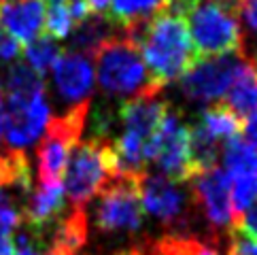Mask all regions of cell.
Returning a JSON list of instances; mask_svg holds the SVG:
<instances>
[{"instance_id":"1","label":"cell","mask_w":257,"mask_h":255,"mask_svg":"<svg viewBox=\"0 0 257 255\" xmlns=\"http://www.w3.org/2000/svg\"><path fill=\"white\" fill-rule=\"evenodd\" d=\"M123 34L134 41L151 77L162 87L181 79L198 58L187 24L174 7L155 13L149 22Z\"/></svg>"},{"instance_id":"2","label":"cell","mask_w":257,"mask_h":255,"mask_svg":"<svg viewBox=\"0 0 257 255\" xmlns=\"http://www.w3.org/2000/svg\"><path fill=\"white\" fill-rule=\"evenodd\" d=\"M166 102L160 96H145L121 102L117 108L119 136L111 143L117 175L141 179L153 156V141L160 130Z\"/></svg>"},{"instance_id":"3","label":"cell","mask_w":257,"mask_h":255,"mask_svg":"<svg viewBox=\"0 0 257 255\" xmlns=\"http://www.w3.org/2000/svg\"><path fill=\"white\" fill-rule=\"evenodd\" d=\"M100 89L108 100H136L145 96H158L162 85L151 77L139 47L130 36L115 34L100 45L94 53Z\"/></svg>"},{"instance_id":"4","label":"cell","mask_w":257,"mask_h":255,"mask_svg":"<svg viewBox=\"0 0 257 255\" xmlns=\"http://www.w3.org/2000/svg\"><path fill=\"white\" fill-rule=\"evenodd\" d=\"M238 0H189L174 7L183 15L200 58L227 56L244 49L242 28L236 15Z\"/></svg>"},{"instance_id":"5","label":"cell","mask_w":257,"mask_h":255,"mask_svg":"<svg viewBox=\"0 0 257 255\" xmlns=\"http://www.w3.org/2000/svg\"><path fill=\"white\" fill-rule=\"evenodd\" d=\"M115 175L117 168L111 141L91 139L77 143L64 170V196L70 198L72 206L85 208V204L100 194Z\"/></svg>"},{"instance_id":"6","label":"cell","mask_w":257,"mask_h":255,"mask_svg":"<svg viewBox=\"0 0 257 255\" xmlns=\"http://www.w3.org/2000/svg\"><path fill=\"white\" fill-rule=\"evenodd\" d=\"M89 117V104L68 108L60 117H51L43 141L36 149V172L41 183H60L72 149L81 141Z\"/></svg>"},{"instance_id":"7","label":"cell","mask_w":257,"mask_h":255,"mask_svg":"<svg viewBox=\"0 0 257 255\" xmlns=\"http://www.w3.org/2000/svg\"><path fill=\"white\" fill-rule=\"evenodd\" d=\"M249 51H236L227 56H213V58H196V62L183 72L181 77V92L191 102L217 104L225 98L227 89L232 87L234 79L249 60Z\"/></svg>"},{"instance_id":"8","label":"cell","mask_w":257,"mask_h":255,"mask_svg":"<svg viewBox=\"0 0 257 255\" xmlns=\"http://www.w3.org/2000/svg\"><path fill=\"white\" fill-rule=\"evenodd\" d=\"M151 162L158 166L160 175L187 183L196 175L194 162H191V143H189V123L181 117L177 108L166 106L160 123V130L153 141Z\"/></svg>"},{"instance_id":"9","label":"cell","mask_w":257,"mask_h":255,"mask_svg":"<svg viewBox=\"0 0 257 255\" xmlns=\"http://www.w3.org/2000/svg\"><path fill=\"white\" fill-rule=\"evenodd\" d=\"M96 225L108 234H134L143 227V206L139 196V179L115 175L100 191L96 204Z\"/></svg>"},{"instance_id":"10","label":"cell","mask_w":257,"mask_h":255,"mask_svg":"<svg viewBox=\"0 0 257 255\" xmlns=\"http://www.w3.org/2000/svg\"><path fill=\"white\" fill-rule=\"evenodd\" d=\"M139 196L143 213H149L153 219L166 225L185 223L191 204V189L185 183L166 179L162 175H145L139 179Z\"/></svg>"},{"instance_id":"11","label":"cell","mask_w":257,"mask_h":255,"mask_svg":"<svg viewBox=\"0 0 257 255\" xmlns=\"http://www.w3.org/2000/svg\"><path fill=\"white\" fill-rule=\"evenodd\" d=\"M51 119V106L47 94H41L28 102H7V123L3 145L5 151L26 153L41 141Z\"/></svg>"},{"instance_id":"12","label":"cell","mask_w":257,"mask_h":255,"mask_svg":"<svg viewBox=\"0 0 257 255\" xmlns=\"http://www.w3.org/2000/svg\"><path fill=\"white\" fill-rule=\"evenodd\" d=\"M191 181V198L200 206L204 219L215 232H225L234 223L232 200H229V179L221 166H210L198 172Z\"/></svg>"},{"instance_id":"13","label":"cell","mask_w":257,"mask_h":255,"mask_svg":"<svg viewBox=\"0 0 257 255\" xmlns=\"http://www.w3.org/2000/svg\"><path fill=\"white\" fill-rule=\"evenodd\" d=\"M51 79L58 98L68 104V108L89 104L96 83L91 58L77 51L60 53V58L51 66Z\"/></svg>"},{"instance_id":"14","label":"cell","mask_w":257,"mask_h":255,"mask_svg":"<svg viewBox=\"0 0 257 255\" xmlns=\"http://www.w3.org/2000/svg\"><path fill=\"white\" fill-rule=\"evenodd\" d=\"M0 28L20 43L34 41L45 28V3L43 0L7 3L0 9Z\"/></svg>"},{"instance_id":"15","label":"cell","mask_w":257,"mask_h":255,"mask_svg":"<svg viewBox=\"0 0 257 255\" xmlns=\"http://www.w3.org/2000/svg\"><path fill=\"white\" fill-rule=\"evenodd\" d=\"M64 213V187L62 183H39L30 191L24 208V223L30 230H45Z\"/></svg>"},{"instance_id":"16","label":"cell","mask_w":257,"mask_h":255,"mask_svg":"<svg viewBox=\"0 0 257 255\" xmlns=\"http://www.w3.org/2000/svg\"><path fill=\"white\" fill-rule=\"evenodd\" d=\"M7 102H28V100L45 94V81L26 62H13L0 77Z\"/></svg>"},{"instance_id":"17","label":"cell","mask_w":257,"mask_h":255,"mask_svg":"<svg viewBox=\"0 0 257 255\" xmlns=\"http://www.w3.org/2000/svg\"><path fill=\"white\" fill-rule=\"evenodd\" d=\"M225 106L240 119L257 113V62L249 58L225 94Z\"/></svg>"},{"instance_id":"18","label":"cell","mask_w":257,"mask_h":255,"mask_svg":"<svg viewBox=\"0 0 257 255\" xmlns=\"http://www.w3.org/2000/svg\"><path fill=\"white\" fill-rule=\"evenodd\" d=\"M115 30H121V28H117L108 17L89 15L87 20L77 24L75 30L70 32V47H72V51L83 53V56L91 58L100 49V45L117 34Z\"/></svg>"},{"instance_id":"19","label":"cell","mask_w":257,"mask_h":255,"mask_svg":"<svg viewBox=\"0 0 257 255\" xmlns=\"http://www.w3.org/2000/svg\"><path fill=\"white\" fill-rule=\"evenodd\" d=\"M170 7V0H111V20L123 32L134 30L149 22L155 13Z\"/></svg>"},{"instance_id":"20","label":"cell","mask_w":257,"mask_h":255,"mask_svg":"<svg viewBox=\"0 0 257 255\" xmlns=\"http://www.w3.org/2000/svg\"><path fill=\"white\" fill-rule=\"evenodd\" d=\"M196 125L204 134H208L213 141H217L219 145H221V143H227L229 139L240 136L242 119L234 111H229L225 104L217 102V104L206 106L204 111L200 113Z\"/></svg>"},{"instance_id":"21","label":"cell","mask_w":257,"mask_h":255,"mask_svg":"<svg viewBox=\"0 0 257 255\" xmlns=\"http://www.w3.org/2000/svg\"><path fill=\"white\" fill-rule=\"evenodd\" d=\"M221 160L223 170L227 175H240V172H249L257 175V147L246 143L242 136L229 139L221 145Z\"/></svg>"},{"instance_id":"22","label":"cell","mask_w":257,"mask_h":255,"mask_svg":"<svg viewBox=\"0 0 257 255\" xmlns=\"http://www.w3.org/2000/svg\"><path fill=\"white\" fill-rule=\"evenodd\" d=\"M149 255H219V251L196 236L170 234L155 242L145 244Z\"/></svg>"},{"instance_id":"23","label":"cell","mask_w":257,"mask_h":255,"mask_svg":"<svg viewBox=\"0 0 257 255\" xmlns=\"http://www.w3.org/2000/svg\"><path fill=\"white\" fill-rule=\"evenodd\" d=\"M22 53L26 56V64L43 77L45 72L56 64V60L60 58L62 51H60V45L56 39H51L47 34H41V36H36L34 41L26 43Z\"/></svg>"},{"instance_id":"24","label":"cell","mask_w":257,"mask_h":255,"mask_svg":"<svg viewBox=\"0 0 257 255\" xmlns=\"http://www.w3.org/2000/svg\"><path fill=\"white\" fill-rule=\"evenodd\" d=\"M227 179H229V200H232V211L240 215L242 211H246V208L257 202V175L240 172V175H227Z\"/></svg>"},{"instance_id":"25","label":"cell","mask_w":257,"mask_h":255,"mask_svg":"<svg viewBox=\"0 0 257 255\" xmlns=\"http://www.w3.org/2000/svg\"><path fill=\"white\" fill-rule=\"evenodd\" d=\"M75 26L77 24L72 20L66 3H53L49 11H45V28H47V36H51V39H66L75 30Z\"/></svg>"},{"instance_id":"26","label":"cell","mask_w":257,"mask_h":255,"mask_svg":"<svg viewBox=\"0 0 257 255\" xmlns=\"http://www.w3.org/2000/svg\"><path fill=\"white\" fill-rule=\"evenodd\" d=\"M232 230L244 234L251 240H257V202L238 215V219L232 223Z\"/></svg>"},{"instance_id":"27","label":"cell","mask_w":257,"mask_h":255,"mask_svg":"<svg viewBox=\"0 0 257 255\" xmlns=\"http://www.w3.org/2000/svg\"><path fill=\"white\" fill-rule=\"evenodd\" d=\"M22 43L20 41H15L11 34H7L3 28H0V60L7 62V64H13L20 60L22 56Z\"/></svg>"},{"instance_id":"28","label":"cell","mask_w":257,"mask_h":255,"mask_svg":"<svg viewBox=\"0 0 257 255\" xmlns=\"http://www.w3.org/2000/svg\"><path fill=\"white\" fill-rule=\"evenodd\" d=\"M236 13L240 15V20L246 28L257 32V0H238Z\"/></svg>"},{"instance_id":"29","label":"cell","mask_w":257,"mask_h":255,"mask_svg":"<svg viewBox=\"0 0 257 255\" xmlns=\"http://www.w3.org/2000/svg\"><path fill=\"white\" fill-rule=\"evenodd\" d=\"M15 255H43V251L39 249V244L34 242L28 227L17 234V253Z\"/></svg>"},{"instance_id":"30","label":"cell","mask_w":257,"mask_h":255,"mask_svg":"<svg viewBox=\"0 0 257 255\" xmlns=\"http://www.w3.org/2000/svg\"><path fill=\"white\" fill-rule=\"evenodd\" d=\"M240 132H242V139L246 143H251L257 147V113H253V115L246 117V119H242V130Z\"/></svg>"},{"instance_id":"31","label":"cell","mask_w":257,"mask_h":255,"mask_svg":"<svg viewBox=\"0 0 257 255\" xmlns=\"http://www.w3.org/2000/svg\"><path fill=\"white\" fill-rule=\"evenodd\" d=\"M85 5L89 9V15L108 17L111 13V0H85Z\"/></svg>"},{"instance_id":"32","label":"cell","mask_w":257,"mask_h":255,"mask_svg":"<svg viewBox=\"0 0 257 255\" xmlns=\"http://www.w3.org/2000/svg\"><path fill=\"white\" fill-rule=\"evenodd\" d=\"M5 123H7V98L3 92V83H0V145H3V136H5Z\"/></svg>"},{"instance_id":"33","label":"cell","mask_w":257,"mask_h":255,"mask_svg":"<svg viewBox=\"0 0 257 255\" xmlns=\"http://www.w3.org/2000/svg\"><path fill=\"white\" fill-rule=\"evenodd\" d=\"M15 242L11 238H0V255H13Z\"/></svg>"},{"instance_id":"34","label":"cell","mask_w":257,"mask_h":255,"mask_svg":"<svg viewBox=\"0 0 257 255\" xmlns=\"http://www.w3.org/2000/svg\"><path fill=\"white\" fill-rule=\"evenodd\" d=\"M170 3H174V5H179V3H189V0H170Z\"/></svg>"},{"instance_id":"35","label":"cell","mask_w":257,"mask_h":255,"mask_svg":"<svg viewBox=\"0 0 257 255\" xmlns=\"http://www.w3.org/2000/svg\"><path fill=\"white\" fill-rule=\"evenodd\" d=\"M51 3H62V0H51Z\"/></svg>"},{"instance_id":"36","label":"cell","mask_w":257,"mask_h":255,"mask_svg":"<svg viewBox=\"0 0 257 255\" xmlns=\"http://www.w3.org/2000/svg\"><path fill=\"white\" fill-rule=\"evenodd\" d=\"M5 3H15V0H5Z\"/></svg>"}]
</instances>
